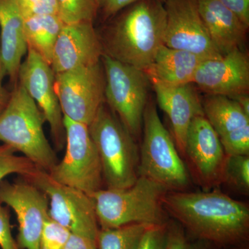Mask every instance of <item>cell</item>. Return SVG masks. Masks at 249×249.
Returning a JSON list of instances; mask_svg holds the SVG:
<instances>
[{
    "instance_id": "6da1fadb",
    "label": "cell",
    "mask_w": 249,
    "mask_h": 249,
    "mask_svg": "<svg viewBox=\"0 0 249 249\" xmlns=\"http://www.w3.org/2000/svg\"><path fill=\"white\" fill-rule=\"evenodd\" d=\"M163 207L196 240L220 249L247 245L249 209L222 192L168 191Z\"/></svg>"
},
{
    "instance_id": "7a4b0ae2",
    "label": "cell",
    "mask_w": 249,
    "mask_h": 249,
    "mask_svg": "<svg viewBox=\"0 0 249 249\" xmlns=\"http://www.w3.org/2000/svg\"><path fill=\"white\" fill-rule=\"evenodd\" d=\"M107 29L104 53L140 70L150 66L163 45L166 11L159 0H140L123 9Z\"/></svg>"
},
{
    "instance_id": "3957f363",
    "label": "cell",
    "mask_w": 249,
    "mask_h": 249,
    "mask_svg": "<svg viewBox=\"0 0 249 249\" xmlns=\"http://www.w3.org/2000/svg\"><path fill=\"white\" fill-rule=\"evenodd\" d=\"M168 191L155 181L139 176L132 186L123 189H101L89 195L100 229L131 224L163 225L169 222L163 199Z\"/></svg>"
},
{
    "instance_id": "277c9868",
    "label": "cell",
    "mask_w": 249,
    "mask_h": 249,
    "mask_svg": "<svg viewBox=\"0 0 249 249\" xmlns=\"http://www.w3.org/2000/svg\"><path fill=\"white\" fill-rule=\"evenodd\" d=\"M45 122L35 101L22 85L16 83L7 106L0 114V142L49 173L58 160L46 137Z\"/></svg>"
},
{
    "instance_id": "5b68a950",
    "label": "cell",
    "mask_w": 249,
    "mask_h": 249,
    "mask_svg": "<svg viewBox=\"0 0 249 249\" xmlns=\"http://www.w3.org/2000/svg\"><path fill=\"white\" fill-rule=\"evenodd\" d=\"M108 189L129 188L138 178L139 154L134 137L103 103L89 125Z\"/></svg>"
},
{
    "instance_id": "8992f818",
    "label": "cell",
    "mask_w": 249,
    "mask_h": 249,
    "mask_svg": "<svg viewBox=\"0 0 249 249\" xmlns=\"http://www.w3.org/2000/svg\"><path fill=\"white\" fill-rule=\"evenodd\" d=\"M142 129L139 176L150 178L168 191H186L191 183L189 173L154 101L147 103Z\"/></svg>"
},
{
    "instance_id": "52a82bcc",
    "label": "cell",
    "mask_w": 249,
    "mask_h": 249,
    "mask_svg": "<svg viewBox=\"0 0 249 249\" xmlns=\"http://www.w3.org/2000/svg\"><path fill=\"white\" fill-rule=\"evenodd\" d=\"M105 103L134 137L140 135L150 82L143 70L103 53Z\"/></svg>"
},
{
    "instance_id": "ba28073f",
    "label": "cell",
    "mask_w": 249,
    "mask_h": 249,
    "mask_svg": "<svg viewBox=\"0 0 249 249\" xmlns=\"http://www.w3.org/2000/svg\"><path fill=\"white\" fill-rule=\"evenodd\" d=\"M65 152L49 172L54 181L88 195L102 189V167L89 126L64 117Z\"/></svg>"
},
{
    "instance_id": "9c48e42d",
    "label": "cell",
    "mask_w": 249,
    "mask_h": 249,
    "mask_svg": "<svg viewBox=\"0 0 249 249\" xmlns=\"http://www.w3.org/2000/svg\"><path fill=\"white\" fill-rule=\"evenodd\" d=\"M24 178L35 185L48 198L49 217L71 233L96 240L100 227L89 195L56 182L47 172L39 168Z\"/></svg>"
},
{
    "instance_id": "30bf717a",
    "label": "cell",
    "mask_w": 249,
    "mask_h": 249,
    "mask_svg": "<svg viewBox=\"0 0 249 249\" xmlns=\"http://www.w3.org/2000/svg\"><path fill=\"white\" fill-rule=\"evenodd\" d=\"M102 62L55 74V89L64 117L89 126L105 103Z\"/></svg>"
},
{
    "instance_id": "8fae6325",
    "label": "cell",
    "mask_w": 249,
    "mask_h": 249,
    "mask_svg": "<svg viewBox=\"0 0 249 249\" xmlns=\"http://www.w3.org/2000/svg\"><path fill=\"white\" fill-rule=\"evenodd\" d=\"M0 201L16 213L18 248L40 249L42 228L49 216V199L45 193L24 178L14 182L4 180L0 183Z\"/></svg>"
},
{
    "instance_id": "7c38bea8",
    "label": "cell",
    "mask_w": 249,
    "mask_h": 249,
    "mask_svg": "<svg viewBox=\"0 0 249 249\" xmlns=\"http://www.w3.org/2000/svg\"><path fill=\"white\" fill-rule=\"evenodd\" d=\"M19 83L43 114L48 123L52 139L56 149L65 145L64 115L55 89V73L49 64L36 52L28 49L27 56L19 67Z\"/></svg>"
},
{
    "instance_id": "4fadbf2b",
    "label": "cell",
    "mask_w": 249,
    "mask_h": 249,
    "mask_svg": "<svg viewBox=\"0 0 249 249\" xmlns=\"http://www.w3.org/2000/svg\"><path fill=\"white\" fill-rule=\"evenodd\" d=\"M166 26L163 45L206 58L222 56L211 40L196 0H165Z\"/></svg>"
},
{
    "instance_id": "5bb4252c",
    "label": "cell",
    "mask_w": 249,
    "mask_h": 249,
    "mask_svg": "<svg viewBox=\"0 0 249 249\" xmlns=\"http://www.w3.org/2000/svg\"><path fill=\"white\" fill-rule=\"evenodd\" d=\"M184 155L201 186L209 189L222 183L227 156L217 132L204 116L192 121L187 132Z\"/></svg>"
},
{
    "instance_id": "9a60e30c",
    "label": "cell",
    "mask_w": 249,
    "mask_h": 249,
    "mask_svg": "<svg viewBox=\"0 0 249 249\" xmlns=\"http://www.w3.org/2000/svg\"><path fill=\"white\" fill-rule=\"evenodd\" d=\"M193 84L208 95L234 98L248 94V55L242 49H236L217 58L206 59L196 70Z\"/></svg>"
},
{
    "instance_id": "2e32d148",
    "label": "cell",
    "mask_w": 249,
    "mask_h": 249,
    "mask_svg": "<svg viewBox=\"0 0 249 249\" xmlns=\"http://www.w3.org/2000/svg\"><path fill=\"white\" fill-rule=\"evenodd\" d=\"M103 47L92 22L64 24L54 46L51 67L55 74L101 60Z\"/></svg>"
},
{
    "instance_id": "e0dca14e",
    "label": "cell",
    "mask_w": 249,
    "mask_h": 249,
    "mask_svg": "<svg viewBox=\"0 0 249 249\" xmlns=\"http://www.w3.org/2000/svg\"><path fill=\"white\" fill-rule=\"evenodd\" d=\"M149 79L159 107L169 119L177 148L184 155L187 132L192 121L196 116H204L202 101L193 83L173 85Z\"/></svg>"
},
{
    "instance_id": "ac0fdd59",
    "label": "cell",
    "mask_w": 249,
    "mask_h": 249,
    "mask_svg": "<svg viewBox=\"0 0 249 249\" xmlns=\"http://www.w3.org/2000/svg\"><path fill=\"white\" fill-rule=\"evenodd\" d=\"M28 46L24 17L19 0H0V56L11 83L18 71Z\"/></svg>"
},
{
    "instance_id": "d6986e66",
    "label": "cell",
    "mask_w": 249,
    "mask_h": 249,
    "mask_svg": "<svg viewBox=\"0 0 249 249\" xmlns=\"http://www.w3.org/2000/svg\"><path fill=\"white\" fill-rule=\"evenodd\" d=\"M196 2L211 40L220 55L242 49L249 27L240 18L219 0H196Z\"/></svg>"
},
{
    "instance_id": "ffe728a7",
    "label": "cell",
    "mask_w": 249,
    "mask_h": 249,
    "mask_svg": "<svg viewBox=\"0 0 249 249\" xmlns=\"http://www.w3.org/2000/svg\"><path fill=\"white\" fill-rule=\"evenodd\" d=\"M191 52L162 45L150 66L143 70L149 78L173 85L193 83L196 70L206 60Z\"/></svg>"
},
{
    "instance_id": "44dd1931",
    "label": "cell",
    "mask_w": 249,
    "mask_h": 249,
    "mask_svg": "<svg viewBox=\"0 0 249 249\" xmlns=\"http://www.w3.org/2000/svg\"><path fill=\"white\" fill-rule=\"evenodd\" d=\"M202 106L205 117L219 138L249 125V116L232 98L208 95Z\"/></svg>"
},
{
    "instance_id": "7402d4cb",
    "label": "cell",
    "mask_w": 249,
    "mask_h": 249,
    "mask_svg": "<svg viewBox=\"0 0 249 249\" xmlns=\"http://www.w3.org/2000/svg\"><path fill=\"white\" fill-rule=\"evenodd\" d=\"M24 17L28 49L34 50L51 65L54 46L64 23L58 16Z\"/></svg>"
},
{
    "instance_id": "603a6c76",
    "label": "cell",
    "mask_w": 249,
    "mask_h": 249,
    "mask_svg": "<svg viewBox=\"0 0 249 249\" xmlns=\"http://www.w3.org/2000/svg\"><path fill=\"white\" fill-rule=\"evenodd\" d=\"M149 226L131 224L116 229H100L96 237L98 249H136Z\"/></svg>"
},
{
    "instance_id": "cb8c5ba5",
    "label": "cell",
    "mask_w": 249,
    "mask_h": 249,
    "mask_svg": "<svg viewBox=\"0 0 249 249\" xmlns=\"http://www.w3.org/2000/svg\"><path fill=\"white\" fill-rule=\"evenodd\" d=\"M58 17L64 24L92 22L98 9L94 0H57Z\"/></svg>"
},
{
    "instance_id": "d4e9b609",
    "label": "cell",
    "mask_w": 249,
    "mask_h": 249,
    "mask_svg": "<svg viewBox=\"0 0 249 249\" xmlns=\"http://www.w3.org/2000/svg\"><path fill=\"white\" fill-rule=\"evenodd\" d=\"M16 153L9 145H0V183L9 175H18L27 178L37 169L27 157Z\"/></svg>"
},
{
    "instance_id": "484cf974",
    "label": "cell",
    "mask_w": 249,
    "mask_h": 249,
    "mask_svg": "<svg viewBox=\"0 0 249 249\" xmlns=\"http://www.w3.org/2000/svg\"><path fill=\"white\" fill-rule=\"evenodd\" d=\"M222 183L241 193L249 191V155L227 156Z\"/></svg>"
},
{
    "instance_id": "4316f807",
    "label": "cell",
    "mask_w": 249,
    "mask_h": 249,
    "mask_svg": "<svg viewBox=\"0 0 249 249\" xmlns=\"http://www.w3.org/2000/svg\"><path fill=\"white\" fill-rule=\"evenodd\" d=\"M71 235L67 228L48 216L42 228L40 249H62Z\"/></svg>"
},
{
    "instance_id": "83f0119b",
    "label": "cell",
    "mask_w": 249,
    "mask_h": 249,
    "mask_svg": "<svg viewBox=\"0 0 249 249\" xmlns=\"http://www.w3.org/2000/svg\"><path fill=\"white\" fill-rule=\"evenodd\" d=\"M219 139L227 156L249 155V125Z\"/></svg>"
},
{
    "instance_id": "f1b7e54d",
    "label": "cell",
    "mask_w": 249,
    "mask_h": 249,
    "mask_svg": "<svg viewBox=\"0 0 249 249\" xmlns=\"http://www.w3.org/2000/svg\"><path fill=\"white\" fill-rule=\"evenodd\" d=\"M168 223L163 225L149 226L144 232L136 249H166Z\"/></svg>"
},
{
    "instance_id": "f546056e",
    "label": "cell",
    "mask_w": 249,
    "mask_h": 249,
    "mask_svg": "<svg viewBox=\"0 0 249 249\" xmlns=\"http://www.w3.org/2000/svg\"><path fill=\"white\" fill-rule=\"evenodd\" d=\"M23 15L58 16L57 0H19Z\"/></svg>"
},
{
    "instance_id": "4dcf8cb0",
    "label": "cell",
    "mask_w": 249,
    "mask_h": 249,
    "mask_svg": "<svg viewBox=\"0 0 249 249\" xmlns=\"http://www.w3.org/2000/svg\"><path fill=\"white\" fill-rule=\"evenodd\" d=\"M0 249H19L13 236L11 214L7 206L0 201Z\"/></svg>"
},
{
    "instance_id": "1f68e13d",
    "label": "cell",
    "mask_w": 249,
    "mask_h": 249,
    "mask_svg": "<svg viewBox=\"0 0 249 249\" xmlns=\"http://www.w3.org/2000/svg\"><path fill=\"white\" fill-rule=\"evenodd\" d=\"M186 231L176 221L168 223V241L165 249H188Z\"/></svg>"
},
{
    "instance_id": "d6a6232c",
    "label": "cell",
    "mask_w": 249,
    "mask_h": 249,
    "mask_svg": "<svg viewBox=\"0 0 249 249\" xmlns=\"http://www.w3.org/2000/svg\"><path fill=\"white\" fill-rule=\"evenodd\" d=\"M249 27V0H219Z\"/></svg>"
},
{
    "instance_id": "836d02e7",
    "label": "cell",
    "mask_w": 249,
    "mask_h": 249,
    "mask_svg": "<svg viewBox=\"0 0 249 249\" xmlns=\"http://www.w3.org/2000/svg\"><path fill=\"white\" fill-rule=\"evenodd\" d=\"M140 0H103L101 6L103 18L106 19L114 17L124 8ZM159 1L164 3L165 0Z\"/></svg>"
},
{
    "instance_id": "e575fe53",
    "label": "cell",
    "mask_w": 249,
    "mask_h": 249,
    "mask_svg": "<svg viewBox=\"0 0 249 249\" xmlns=\"http://www.w3.org/2000/svg\"><path fill=\"white\" fill-rule=\"evenodd\" d=\"M62 249H98L96 240L85 236L71 233Z\"/></svg>"
},
{
    "instance_id": "d590c367",
    "label": "cell",
    "mask_w": 249,
    "mask_h": 249,
    "mask_svg": "<svg viewBox=\"0 0 249 249\" xmlns=\"http://www.w3.org/2000/svg\"><path fill=\"white\" fill-rule=\"evenodd\" d=\"M6 76H7V74L0 56V114L4 111L11 97V92H9L4 85V80Z\"/></svg>"
},
{
    "instance_id": "8d00e7d4",
    "label": "cell",
    "mask_w": 249,
    "mask_h": 249,
    "mask_svg": "<svg viewBox=\"0 0 249 249\" xmlns=\"http://www.w3.org/2000/svg\"><path fill=\"white\" fill-rule=\"evenodd\" d=\"M188 249H221L217 246L204 240H196L188 243Z\"/></svg>"
},
{
    "instance_id": "74e56055",
    "label": "cell",
    "mask_w": 249,
    "mask_h": 249,
    "mask_svg": "<svg viewBox=\"0 0 249 249\" xmlns=\"http://www.w3.org/2000/svg\"><path fill=\"white\" fill-rule=\"evenodd\" d=\"M235 100L236 102L238 103L239 106L242 108V110L245 111L247 115L249 116V94L241 95L237 97L232 98Z\"/></svg>"
},
{
    "instance_id": "f35d334b",
    "label": "cell",
    "mask_w": 249,
    "mask_h": 249,
    "mask_svg": "<svg viewBox=\"0 0 249 249\" xmlns=\"http://www.w3.org/2000/svg\"><path fill=\"white\" fill-rule=\"evenodd\" d=\"M226 249H249V247H247V245L238 246V247H231Z\"/></svg>"
},
{
    "instance_id": "ab89813d",
    "label": "cell",
    "mask_w": 249,
    "mask_h": 249,
    "mask_svg": "<svg viewBox=\"0 0 249 249\" xmlns=\"http://www.w3.org/2000/svg\"><path fill=\"white\" fill-rule=\"evenodd\" d=\"M95 2L98 5V8L101 7V4H102L103 0H94Z\"/></svg>"
}]
</instances>
